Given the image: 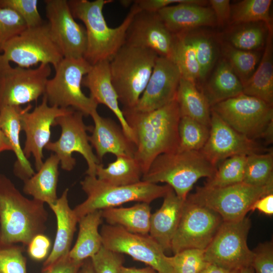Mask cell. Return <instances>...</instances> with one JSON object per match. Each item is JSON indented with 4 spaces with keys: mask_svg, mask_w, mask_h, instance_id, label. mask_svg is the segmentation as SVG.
<instances>
[{
    "mask_svg": "<svg viewBox=\"0 0 273 273\" xmlns=\"http://www.w3.org/2000/svg\"><path fill=\"white\" fill-rule=\"evenodd\" d=\"M27 246L30 258L36 261H41L46 260L49 256L51 241L48 237L40 234L33 237Z\"/></svg>",
    "mask_w": 273,
    "mask_h": 273,
    "instance_id": "c3c4849f",
    "label": "cell"
},
{
    "mask_svg": "<svg viewBox=\"0 0 273 273\" xmlns=\"http://www.w3.org/2000/svg\"><path fill=\"white\" fill-rule=\"evenodd\" d=\"M31 108L32 105L28 104L23 109L21 115V130L26 135L23 151L27 159L33 156L37 171L43 162V149L50 142L51 126L55 120L73 109L51 106L44 95L41 103L29 112Z\"/></svg>",
    "mask_w": 273,
    "mask_h": 273,
    "instance_id": "2e32d148",
    "label": "cell"
},
{
    "mask_svg": "<svg viewBox=\"0 0 273 273\" xmlns=\"http://www.w3.org/2000/svg\"><path fill=\"white\" fill-rule=\"evenodd\" d=\"M257 210L267 215L273 214V193L263 196L257 200L251 207V211Z\"/></svg>",
    "mask_w": 273,
    "mask_h": 273,
    "instance_id": "f5cc1de1",
    "label": "cell"
},
{
    "mask_svg": "<svg viewBox=\"0 0 273 273\" xmlns=\"http://www.w3.org/2000/svg\"><path fill=\"white\" fill-rule=\"evenodd\" d=\"M103 246L99 251L90 258L95 273H119L123 265V257Z\"/></svg>",
    "mask_w": 273,
    "mask_h": 273,
    "instance_id": "bcb514c9",
    "label": "cell"
},
{
    "mask_svg": "<svg viewBox=\"0 0 273 273\" xmlns=\"http://www.w3.org/2000/svg\"><path fill=\"white\" fill-rule=\"evenodd\" d=\"M149 203L139 202L129 207H112L102 210V218L110 225L120 226L126 231L149 234L151 218Z\"/></svg>",
    "mask_w": 273,
    "mask_h": 273,
    "instance_id": "4dcf8cb0",
    "label": "cell"
},
{
    "mask_svg": "<svg viewBox=\"0 0 273 273\" xmlns=\"http://www.w3.org/2000/svg\"><path fill=\"white\" fill-rule=\"evenodd\" d=\"M210 106L243 93V85L224 58L217 64L201 90Z\"/></svg>",
    "mask_w": 273,
    "mask_h": 273,
    "instance_id": "f1b7e54d",
    "label": "cell"
},
{
    "mask_svg": "<svg viewBox=\"0 0 273 273\" xmlns=\"http://www.w3.org/2000/svg\"><path fill=\"white\" fill-rule=\"evenodd\" d=\"M193 46L200 70V81L212 69L217 57L216 47L210 35L202 31L191 30L183 32Z\"/></svg>",
    "mask_w": 273,
    "mask_h": 273,
    "instance_id": "8d00e7d4",
    "label": "cell"
},
{
    "mask_svg": "<svg viewBox=\"0 0 273 273\" xmlns=\"http://www.w3.org/2000/svg\"><path fill=\"white\" fill-rule=\"evenodd\" d=\"M24 246L0 242V273H27Z\"/></svg>",
    "mask_w": 273,
    "mask_h": 273,
    "instance_id": "7bdbcfd3",
    "label": "cell"
},
{
    "mask_svg": "<svg viewBox=\"0 0 273 273\" xmlns=\"http://www.w3.org/2000/svg\"><path fill=\"white\" fill-rule=\"evenodd\" d=\"M239 273H254L253 267L250 266L240 269Z\"/></svg>",
    "mask_w": 273,
    "mask_h": 273,
    "instance_id": "680465c9",
    "label": "cell"
},
{
    "mask_svg": "<svg viewBox=\"0 0 273 273\" xmlns=\"http://www.w3.org/2000/svg\"><path fill=\"white\" fill-rule=\"evenodd\" d=\"M158 56L151 50L124 43L109 62L112 83L122 108H135Z\"/></svg>",
    "mask_w": 273,
    "mask_h": 273,
    "instance_id": "5b68a950",
    "label": "cell"
},
{
    "mask_svg": "<svg viewBox=\"0 0 273 273\" xmlns=\"http://www.w3.org/2000/svg\"><path fill=\"white\" fill-rule=\"evenodd\" d=\"M143 175L142 170L134 157L118 156L115 161L104 167L102 164L96 168V176L111 185L128 186L140 182Z\"/></svg>",
    "mask_w": 273,
    "mask_h": 273,
    "instance_id": "d6a6232c",
    "label": "cell"
},
{
    "mask_svg": "<svg viewBox=\"0 0 273 273\" xmlns=\"http://www.w3.org/2000/svg\"><path fill=\"white\" fill-rule=\"evenodd\" d=\"M272 0H243L231 7L230 22L248 24L262 22L267 29H273L270 15Z\"/></svg>",
    "mask_w": 273,
    "mask_h": 273,
    "instance_id": "e575fe53",
    "label": "cell"
},
{
    "mask_svg": "<svg viewBox=\"0 0 273 273\" xmlns=\"http://www.w3.org/2000/svg\"><path fill=\"white\" fill-rule=\"evenodd\" d=\"M1 56L8 62L26 68L38 63L55 68L63 58L47 22L27 27L6 44Z\"/></svg>",
    "mask_w": 273,
    "mask_h": 273,
    "instance_id": "8fae6325",
    "label": "cell"
},
{
    "mask_svg": "<svg viewBox=\"0 0 273 273\" xmlns=\"http://www.w3.org/2000/svg\"><path fill=\"white\" fill-rule=\"evenodd\" d=\"M160 208L151 214L149 235L164 251L171 250L172 239L177 229L185 200L171 189L163 197Z\"/></svg>",
    "mask_w": 273,
    "mask_h": 273,
    "instance_id": "d4e9b609",
    "label": "cell"
},
{
    "mask_svg": "<svg viewBox=\"0 0 273 273\" xmlns=\"http://www.w3.org/2000/svg\"><path fill=\"white\" fill-rule=\"evenodd\" d=\"M251 226V220L247 216L235 221H223L205 250L206 261L232 270L250 266L253 252L249 248L247 240Z\"/></svg>",
    "mask_w": 273,
    "mask_h": 273,
    "instance_id": "7c38bea8",
    "label": "cell"
},
{
    "mask_svg": "<svg viewBox=\"0 0 273 273\" xmlns=\"http://www.w3.org/2000/svg\"><path fill=\"white\" fill-rule=\"evenodd\" d=\"M83 262L74 260L69 254L60 259L42 273H81Z\"/></svg>",
    "mask_w": 273,
    "mask_h": 273,
    "instance_id": "681fc988",
    "label": "cell"
},
{
    "mask_svg": "<svg viewBox=\"0 0 273 273\" xmlns=\"http://www.w3.org/2000/svg\"><path fill=\"white\" fill-rule=\"evenodd\" d=\"M216 169L201 151L177 150L157 157L142 180L166 183L185 200L194 184L202 177L211 178Z\"/></svg>",
    "mask_w": 273,
    "mask_h": 273,
    "instance_id": "277c9868",
    "label": "cell"
},
{
    "mask_svg": "<svg viewBox=\"0 0 273 273\" xmlns=\"http://www.w3.org/2000/svg\"><path fill=\"white\" fill-rule=\"evenodd\" d=\"M44 203L24 197L6 176L0 174V242L29 244L43 234L48 214Z\"/></svg>",
    "mask_w": 273,
    "mask_h": 273,
    "instance_id": "7a4b0ae2",
    "label": "cell"
},
{
    "mask_svg": "<svg viewBox=\"0 0 273 273\" xmlns=\"http://www.w3.org/2000/svg\"><path fill=\"white\" fill-rule=\"evenodd\" d=\"M247 156L236 155L222 161L204 186L221 188L243 182Z\"/></svg>",
    "mask_w": 273,
    "mask_h": 273,
    "instance_id": "74e56055",
    "label": "cell"
},
{
    "mask_svg": "<svg viewBox=\"0 0 273 273\" xmlns=\"http://www.w3.org/2000/svg\"><path fill=\"white\" fill-rule=\"evenodd\" d=\"M189 0H136L134 1L141 11L157 13L168 6L179 3H186Z\"/></svg>",
    "mask_w": 273,
    "mask_h": 273,
    "instance_id": "816d5d0a",
    "label": "cell"
},
{
    "mask_svg": "<svg viewBox=\"0 0 273 273\" xmlns=\"http://www.w3.org/2000/svg\"><path fill=\"white\" fill-rule=\"evenodd\" d=\"M82 85L88 89L89 96L98 104L105 105L115 114L124 133L134 144L133 133L119 106L118 97L112 83L109 61H102L92 65L84 76Z\"/></svg>",
    "mask_w": 273,
    "mask_h": 273,
    "instance_id": "603a6c76",
    "label": "cell"
},
{
    "mask_svg": "<svg viewBox=\"0 0 273 273\" xmlns=\"http://www.w3.org/2000/svg\"><path fill=\"white\" fill-rule=\"evenodd\" d=\"M83 116L80 112L72 109L68 113L57 117L53 126H60V136L55 142H50L44 148L54 152L59 159L61 168L69 171L76 164V159L72 157V154H80L87 163L86 174L96 176L97 166L101 162L93 152L87 134V131H90L92 126L85 124Z\"/></svg>",
    "mask_w": 273,
    "mask_h": 273,
    "instance_id": "30bf717a",
    "label": "cell"
},
{
    "mask_svg": "<svg viewBox=\"0 0 273 273\" xmlns=\"http://www.w3.org/2000/svg\"><path fill=\"white\" fill-rule=\"evenodd\" d=\"M248 24L233 32L229 36L228 43L244 51H255L261 48L266 38L264 29L258 24Z\"/></svg>",
    "mask_w": 273,
    "mask_h": 273,
    "instance_id": "60d3db41",
    "label": "cell"
},
{
    "mask_svg": "<svg viewBox=\"0 0 273 273\" xmlns=\"http://www.w3.org/2000/svg\"><path fill=\"white\" fill-rule=\"evenodd\" d=\"M211 110L247 138L272 142L273 107L265 102L242 93L214 105Z\"/></svg>",
    "mask_w": 273,
    "mask_h": 273,
    "instance_id": "ba28073f",
    "label": "cell"
},
{
    "mask_svg": "<svg viewBox=\"0 0 273 273\" xmlns=\"http://www.w3.org/2000/svg\"><path fill=\"white\" fill-rule=\"evenodd\" d=\"M171 61L178 69L181 78L196 84L200 81V67L195 51L185 33L174 34Z\"/></svg>",
    "mask_w": 273,
    "mask_h": 273,
    "instance_id": "836d02e7",
    "label": "cell"
},
{
    "mask_svg": "<svg viewBox=\"0 0 273 273\" xmlns=\"http://www.w3.org/2000/svg\"><path fill=\"white\" fill-rule=\"evenodd\" d=\"M102 210L90 212L78 221L79 231L76 243L69 256L75 261L83 262L96 254L103 246L99 227L102 223Z\"/></svg>",
    "mask_w": 273,
    "mask_h": 273,
    "instance_id": "f546056e",
    "label": "cell"
},
{
    "mask_svg": "<svg viewBox=\"0 0 273 273\" xmlns=\"http://www.w3.org/2000/svg\"><path fill=\"white\" fill-rule=\"evenodd\" d=\"M222 51L224 59L243 85L255 71L259 54L256 51L240 50L228 43L223 45Z\"/></svg>",
    "mask_w": 273,
    "mask_h": 273,
    "instance_id": "ab89813d",
    "label": "cell"
},
{
    "mask_svg": "<svg viewBox=\"0 0 273 273\" xmlns=\"http://www.w3.org/2000/svg\"><path fill=\"white\" fill-rule=\"evenodd\" d=\"M156 271L152 267L148 266L145 268H136L135 267H125L123 265L120 267L119 273H156Z\"/></svg>",
    "mask_w": 273,
    "mask_h": 273,
    "instance_id": "11a10c76",
    "label": "cell"
},
{
    "mask_svg": "<svg viewBox=\"0 0 273 273\" xmlns=\"http://www.w3.org/2000/svg\"><path fill=\"white\" fill-rule=\"evenodd\" d=\"M264 151L255 140L238 132L211 110L208 139L200 151L213 164L236 155L262 153Z\"/></svg>",
    "mask_w": 273,
    "mask_h": 273,
    "instance_id": "ac0fdd59",
    "label": "cell"
},
{
    "mask_svg": "<svg viewBox=\"0 0 273 273\" xmlns=\"http://www.w3.org/2000/svg\"><path fill=\"white\" fill-rule=\"evenodd\" d=\"M100 234L103 246L106 249L127 254L157 273H175L169 257L149 234L132 233L120 226L108 224L103 225Z\"/></svg>",
    "mask_w": 273,
    "mask_h": 273,
    "instance_id": "5bb4252c",
    "label": "cell"
},
{
    "mask_svg": "<svg viewBox=\"0 0 273 273\" xmlns=\"http://www.w3.org/2000/svg\"><path fill=\"white\" fill-rule=\"evenodd\" d=\"M209 3L218 25L223 26L230 22L231 6L230 0H210Z\"/></svg>",
    "mask_w": 273,
    "mask_h": 273,
    "instance_id": "f907efd6",
    "label": "cell"
},
{
    "mask_svg": "<svg viewBox=\"0 0 273 273\" xmlns=\"http://www.w3.org/2000/svg\"><path fill=\"white\" fill-rule=\"evenodd\" d=\"M90 116L94 126H92V134L88 136V140L100 162L107 153L116 157H134L135 145L127 138L121 127L111 119L100 116L97 110Z\"/></svg>",
    "mask_w": 273,
    "mask_h": 273,
    "instance_id": "7402d4cb",
    "label": "cell"
},
{
    "mask_svg": "<svg viewBox=\"0 0 273 273\" xmlns=\"http://www.w3.org/2000/svg\"><path fill=\"white\" fill-rule=\"evenodd\" d=\"M175 100L181 116L190 118L210 127L211 108L196 84L181 78Z\"/></svg>",
    "mask_w": 273,
    "mask_h": 273,
    "instance_id": "1f68e13d",
    "label": "cell"
},
{
    "mask_svg": "<svg viewBox=\"0 0 273 273\" xmlns=\"http://www.w3.org/2000/svg\"><path fill=\"white\" fill-rule=\"evenodd\" d=\"M44 2L50 31L63 58H83L86 48L85 29L75 21L68 1Z\"/></svg>",
    "mask_w": 273,
    "mask_h": 273,
    "instance_id": "e0dca14e",
    "label": "cell"
},
{
    "mask_svg": "<svg viewBox=\"0 0 273 273\" xmlns=\"http://www.w3.org/2000/svg\"><path fill=\"white\" fill-rule=\"evenodd\" d=\"M59 163L57 155L52 154L43 162L37 173L24 181L23 192L49 206L55 203L58 199L57 188Z\"/></svg>",
    "mask_w": 273,
    "mask_h": 273,
    "instance_id": "4316f807",
    "label": "cell"
},
{
    "mask_svg": "<svg viewBox=\"0 0 273 273\" xmlns=\"http://www.w3.org/2000/svg\"><path fill=\"white\" fill-rule=\"evenodd\" d=\"M125 43L151 50L158 56L171 60L174 34L168 29L158 13L140 10L127 29Z\"/></svg>",
    "mask_w": 273,
    "mask_h": 273,
    "instance_id": "d6986e66",
    "label": "cell"
},
{
    "mask_svg": "<svg viewBox=\"0 0 273 273\" xmlns=\"http://www.w3.org/2000/svg\"><path fill=\"white\" fill-rule=\"evenodd\" d=\"M26 28L24 20L16 12L0 8V54L6 44Z\"/></svg>",
    "mask_w": 273,
    "mask_h": 273,
    "instance_id": "f6af8a7d",
    "label": "cell"
},
{
    "mask_svg": "<svg viewBox=\"0 0 273 273\" xmlns=\"http://www.w3.org/2000/svg\"><path fill=\"white\" fill-rule=\"evenodd\" d=\"M52 72L49 64L35 68L12 67L0 54V111L9 106H20L43 95Z\"/></svg>",
    "mask_w": 273,
    "mask_h": 273,
    "instance_id": "4fadbf2b",
    "label": "cell"
},
{
    "mask_svg": "<svg viewBox=\"0 0 273 273\" xmlns=\"http://www.w3.org/2000/svg\"><path fill=\"white\" fill-rule=\"evenodd\" d=\"M92 65L84 58H63L55 67V74L47 81L44 96L51 106L72 108L90 115L98 104L81 89L84 76Z\"/></svg>",
    "mask_w": 273,
    "mask_h": 273,
    "instance_id": "52a82bcc",
    "label": "cell"
},
{
    "mask_svg": "<svg viewBox=\"0 0 273 273\" xmlns=\"http://www.w3.org/2000/svg\"><path fill=\"white\" fill-rule=\"evenodd\" d=\"M175 273H201L208 263L205 258V250L187 249L169 257Z\"/></svg>",
    "mask_w": 273,
    "mask_h": 273,
    "instance_id": "b9f144b4",
    "label": "cell"
},
{
    "mask_svg": "<svg viewBox=\"0 0 273 273\" xmlns=\"http://www.w3.org/2000/svg\"><path fill=\"white\" fill-rule=\"evenodd\" d=\"M240 270L229 269L214 264L209 263L201 273H239Z\"/></svg>",
    "mask_w": 273,
    "mask_h": 273,
    "instance_id": "db71d44e",
    "label": "cell"
},
{
    "mask_svg": "<svg viewBox=\"0 0 273 273\" xmlns=\"http://www.w3.org/2000/svg\"><path fill=\"white\" fill-rule=\"evenodd\" d=\"M156 273H157V272Z\"/></svg>",
    "mask_w": 273,
    "mask_h": 273,
    "instance_id": "91938a15",
    "label": "cell"
},
{
    "mask_svg": "<svg viewBox=\"0 0 273 273\" xmlns=\"http://www.w3.org/2000/svg\"><path fill=\"white\" fill-rule=\"evenodd\" d=\"M122 111L133 133L134 158L143 175L159 155L177 150L181 115L176 100L151 111L126 108H122Z\"/></svg>",
    "mask_w": 273,
    "mask_h": 273,
    "instance_id": "6da1fadb",
    "label": "cell"
},
{
    "mask_svg": "<svg viewBox=\"0 0 273 273\" xmlns=\"http://www.w3.org/2000/svg\"><path fill=\"white\" fill-rule=\"evenodd\" d=\"M251 266L256 273H273V244L272 242L260 244L253 251Z\"/></svg>",
    "mask_w": 273,
    "mask_h": 273,
    "instance_id": "7dc6e473",
    "label": "cell"
},
{
    "mask_svg": "<svg viewBox=\"0 0 273 273\" xmlns=\"http://www.w3.org/2000/svg\"><path fill=\"white\" fill-rule=\"evenodd\" d=\"M206 1L189 0L172 5L157 13L168 29L173 34L193 30L203 26L217 25L210 8Z\"/></svg>",
    "mask_w": 273,
    "mask_h": 273,
    "instance_id": "44dd1931",
    "label": "cell"
},
{
    "mask_svg": "<svg viewBox=\"0 0 273 273\" xmlns=\"http://www.w3.org/2000/svg\"><path fill=\"white\" fill-rule=\"evenodd\" d=\"M210 127L190 118L181 116L178 150L200 151L209 135Z\"/></svg>",
    "mask_w": 273,
    "mask_h": 273,
    "instance_id": "f35d334b",
    "label": "cell"
},
{
    "mask_svg": "<svg viewBox=\"0 0 273 273\" xmlns=\"http://www.w3.org/2000/svg\"><path fill=\"white\" fill-rule=\"evenodd\" d=\"M80 185L87 197L73 209L78 221L90 212L116 207L130 202L150 204L163 197L172 189L167 185L161 186L143 180L131 185L114 186L99 179L96 176L87 175L80 181Z\"/></svg>",
    "mask_w": 273,
    "mask_h": 273,
    "instance_id": "8992f818",
    "label": "cell"
},
{
    "mask_svg": "<svg viewBox=\"0 0 273 273\" xmlns=\"http://www.w3.org/2000/svg\"><path fill=\"white\" fill-rule=\"evenodd\" d=\"M243 182L253 186L273 185V153L247 156Z\"/></svg>",
    "mask_w": 273,
    "mask_h": 273,
    "instance_id": "d590c367",
    "label": "cell"
},
{
    "mask_svg": "<svg viewBox=\"0 0 273 273\" xmlns=\"http://www.w3.org/2000/svg\"><path fill=\"white\" fill-rule=\"evenodd\" d=\"M37 0H0V8L11 9L25 22L27 27L39 26L44 23L37 9Z\"/></svg>",
    "mask_w": 273,
    "mask_h": 273,
    "instance_id": "ee69618b",
    "label": "cell"
},
{
    "mask_svg": "<svg viewBox=\"0 0 273 273\" xmlns=\"http://www.w3.org/2000/svg\"><path fill=\"white\" fill-rule=\"evenodd\" d=\"M180 79L176 65L167 58L158 56L146 88L133 109L151 111L174 101Z\"/></svg>",
    "mask_w": 273,
    "mask_h": 273,
    "instance_id": "ffe728a7",
    "label": "cell"
},
{
    "mask_svg": "<svg viewBox=\"0 0 273 273\" xmlns=\"http://www.w3.org/2000/svg\"><path fill=\"white\" fill-rule=\"evenodd\" d=\"M111 0H69L68 5L75 19L84 25L86 48L83 58L92 65L110 61L125 43L127 29L135 14L140 9L133 2L120 25L110 27L103 13L104 6Z\"/></svg>",
    "mask_w": 273,
    "mask_h": 273,
    "instance_id": "3957f363",
    "label": "cell"
},
{
    "mask_svg": "<svg viewBox=\"0 0 273 273\" xmlns=\"http://www.w3.org/2000/svg\"><path fill=\"white\" fill-rule=\"evenodd\" d=\"M81 273H95L90 258L87 259L84 261L81 268Z\"/></svg>",
    "mask_w": 273,
    "mask_h": 273,
    "instance_id": "6f0895ef",
    "label": "cell"
},
{
    "mask_svg": "<svg viewBox=\"0 0 273 273\" xmlns=\"http://www.w3.org/2000/svg\"><path fill=\"white\" fill-rule=\"evenodd\" d=\"M68 191V189H66L56 203L49 205L56 217L57 231L53 246L42 264L41 271L67 256L71 250L78 219L69 206Z\"/></svg>",
    "mask_w": 273,
    "mask_h": 273,
    "instance_id": "cb8c5ba5",
    "label": "cell"
},
{
    "mask_svg": "<svg viewBox=\"0 0 273 273\" xmlns=\"http://www.w3.org/2000/svg\"><path fill=\"white\" fill-rule=\"evenodd\" d=\"M223 221L215 211L186 198L171 250L175 254L187 249L205 250Z\"/></svg>",
    "mask_w": 273,
    "mask_h": 273,
    "instance_id": "9a60e30c",
    "label": "cell"
},
{
    "mask_svg": "<svg viewBox=\"0 0 273 273\" xmlns=\"http://www.w3.org/2000/svg\"><path fill=\"white\" fill-rule=\"evenodd\" d=\"M5 151H12L11 144L0 126V154Z\"/></svg>",
    "mask_w": 273,
    "mask_h": 273,
    "instance_id": "9f6ffc18",
    "label": "cell"
},
{
    "mask_svg": "<svg viewBox=\"0 0 273 273\" xmlns=\"http://www.w3.org/2000/svg\"><path fill=\"white\" fill-rule=\"evenodd\" d=\"M243 94L273 105V29L267 30L262 57L257 69L243 85Z\"/></svg>",
    "mask_w": 273,
    "mask_h": 273,
    "instance_id": "484cf974",
    "label": "cell"
},
{
    "mask_svg": "<svg viewBox=\"0 0 273 273\" xmlns=\"http://www.w3.org/2000/svg\"><path fill=\"white\" fill-rule=\"evenodd\" d=\"M20 106H9L0 111V126L8 138L17 160L14 165V173L23 181L31 177L34 171L25 156L21 146L20 132L21 130Z\"/></svg>",
    "mask_w": 273,
    "mask_h": 273,
    "instance_id": "83f0119b",
    "label": "cell"
},
{
    "mask_svg": "<svg viewBox=\"0 0 273 273\" xmlns=\"http://www.w3.org/2000/svg\"><path fill=\"white\" fill-rule=\"evenodd\" d=\"M271 193L273 185L258 187L241 182L221 188L198 187L187 198L211 209L223 221H231L246 216L257 200Z\"/></svg>",
    "mask_w": 273,
    "mask_h": 273,
    "instance_id": "9c48e42d",
    "label": "cell"
}]
</instances>
